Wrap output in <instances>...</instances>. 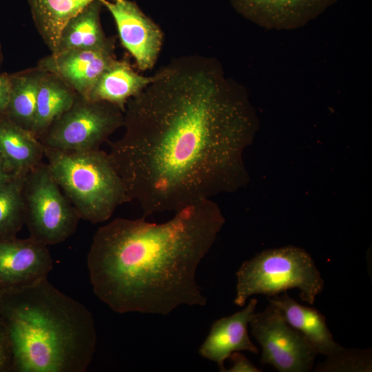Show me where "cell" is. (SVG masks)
<instances>
[{
  "instance_id": "obj_1",
  "label": "cell",
  "mask_w": 372,
  "mask_h": 372,
  "mask_svg": "<svg viewBox=\"0 0 372 372\" xmlns=\"http://www.w3.org/2000/svg\"><path fill=\"white\" fill-rule=\"evenodd\" d=\"M257 124L247 90L217 59L183 56L127 101L107 154L144 216L175 212L241 186Z\"/></svg>"
},
{
  "instance_id": "obj_2",
  "label": "cell",
  "mask_w": 372,
  "mask_h": 372,
  "mask_svg": "<svg viewBox=\"0 0 372 372\" xmlns=\"http://www.w3.org/2000/svg\"><path fill=\"white\" fill-rule=\"evenodd\" d=\"M224 223L209 199L165 223L118 218L99 227L87 258L95 295L119 313L168 315L180 305L205 306L196 273Z\"/></svg>"
},
{
  "instance_id": "obj_3",
  "label": "cell",
  "mask_w": 372,
  "mask_h": 372,
  "mask_svg": "<svg viewBox=\"0 0 372 372\" xmlns=\"http://www.w3.org/2000/svg\"><path fill=\"white\" fill-rule=\"evenodd\" d=\"M16 372H85L96 347L91 312L48 279L0 291Z\"/></svg>"
},
{
  "instance_id": "obj_4",
  "label": "cell",
  "mask_w": 372,
  "mask_h": 372,
  "mask_svg": "<svg viewBox=\"0 0 372 372\" xmlns=\"http://www.w3.org/2000/svg\"><path fill=\"white\" fill-rule=\"evenodd\" d=\"M44 157L52 177L80 218L93 224L105 222L118 206L131 201L105 152L44 147Z\"/></svg>"
},
{
  "instance_id": "obj_5",
  "label": "cell",
  "mask_w": 372,
  "mask_h": 372,
  "mask_svg": "<svg viewBox=\"0 0 372 372\" xmlns=\"http://www.w3.org/2000/svg\"><path fill=\"white\" fill-rule=\"evenodd\" d=\"M234 303L242 307L250 296H278L296 288L300 298L313 304L324 287V280L316 264L304 250L287 247L264 251L244 262L236 272Z\"/></svg>"
},
{
  "instance_id": "obj_6",
  "label": "cell",
  "mask_w": 372,
  "mask_h": 372,
  "mask_svg": "<svg viewBox=\"0 0 372 372\" xmlns=\"http://www.w3.org/2000/svg\"><path fill=\"white\" fill-rule=\"evenodd\" d=\"M24 224L30 237L45 245L61 243L76 231L77 211L42 162L24 176Z\"/></svg>"
},
{
  "instance_id": "obj_7",
  "label": "cell",
  "mask_w": 372,
  "mask_h": 372,
  "mask_svg": "<svg viewBox=\"0 0 372 372\" xmlns=\"http://www.w3.org/2000/svg\"><path fill=\"white\" fill-rule=\"evenodd\" d=\"M123 112L110 103L76 94L72 106L38 138L44 147L65 151H90L123 126Z\"/></svg>"
},
{
  "instance_id": "obj_8",
  "label": "cell",
  "mask_w": 372,
  "mask_h": 372,
  "mask_svg": "<svg viewBox=\"0 0 372 372\" xmlns=\"http://www.w3.org/2000/svg\"><path fill=\"white\" fill-rule=\"evenodd\" d=\"M253 336L262 348L260 362L280 372L309 371L317 355L304 336L270 303L256 313L249 324Z\"/></svg>"
},
{
  "instance_id": "obj_9",
  "label": "cell",
  "mask_w": 372,
  "mask_h": 372,
  "mask_svg": "<svg viewBox=\"0 0 372 372\" xmlns=\"http://www.w3.org/2000/svg\"><path fill=\"white\" fill-rule=\"evenodd\" d=\"M111 14L123 47L134 58L138 70L156 64L163 43L159 25L131 0H99Z\"/></svg>"
},
{
  "instance_id": "obj_10",
  "label": "cell",
  "mask_w": 372,
  "mask_h": 372,
  "mask_svg": "<svg viewBox=\"0 0 372 372\" xmlns=\"http://www.w3.org/2000/svg\"><path fill=\"white\" fill-rule=\"evenodd\" d=\"M240 16L267 29L293 30L317 19L338 0H229Z\"/></svg>"
},
{
  "instance_id": "obj_11",
  "label": "cell",
  "mask_w": 372,
  "mask_h": 372,
  "mask_svg": "<svg viewBox=\"0 0 372 372\" xmlns=\"http://www.w3.org/2000/svg\"><path fill=\"white\" fill-rule=\"evenodd\" d=\"M52 267L47 245L31 237L0 238V291L47 279Z\"/></svg>"
},
{
  "instance_id": "obj_12",
  "label": "cell",
  "mask_w": 372,
  "mask_h": 372,
  "mask_svg": "<svg viewBox=\"0 0 372 372\" xmlns=\"http://www.w3.org/2000/svg\"><path fill=\"white\" fill-rule=\"evenodd\" d=\"M114 50H70L41 59L37 65L59 76L77 94L88 98L95 84L116 59Z\"/></svg>"
},
{
  "instance_id": "obj_13",
  "label": "cell",
  "mask_w": 372,
  "mask_h": 372,
  "mask_svg": "<svg viewBox=\"0 0 372 372\" xmlns=\"http://www.w3.org/2000/svg\"><path fill=\"white\" fill-rule=\"evenodd\" d=\"M256 305L257 300L251 298L242 310L214 321L199 348V354L216 362L220 371H225V360L236 351H249L257 354L258 349L249 338L247 329Z\"/></svg>"
},
{
  "instance_id": "obj_14",
  "label": "cell",
  "mask_w": 372,
  "mask_h": 372,
  "mask_svg": "<svg viewBox=\"0 0 372 372\" xmlns=\"http://www.w3.org/2000/svg\"><path fill=\"white\" fill-rule=\"evenodd\" d=\"M269 301L277 307L286 321L304 336L316 354L332 358L344 350L334 340L324 317L315 308L300 304L287 293L273 296Z\"/></svg>"
},
{
  "instance_id": "obj_15",
  "label": "cell",
  "mask_w": 372,
  "mask_h": 372,
  "mask_svg": "<svg viewBox=\"0 0 372 372\" xmlns=\"http://www.w3.org/2000/svg\"><path fill=\"white\" fill-rule=\"evenodd\" d=\"M102 6L96 0L72 17L62 28L52 54L70 50H114L115 40L105 35L101 25Z\"/></svg>"
},
{
  "instance_id": "obj_16",
  "label": "cell",
  "mask_w": 372,
  "mask_h": 372,
  "mask_svg": "<svg viewBox=\"0 0 372 372\" xmlns=\"http://www.w3.org/2000/svg\"><path fill=\"white\" fill-rule=\"evenodd\" d=\"M0 156L12 174L25 176L43 162L44 147L31 132L3 116L0 118Z\"/></svg>"
},
{
  "instance_id": "obj_17",
  "label": "cell",
  "mask_w": 372,
  "mask_h": 372,
  "mask_svg": "<svg viewBox=\"0 0 372 372\" xmlns=\"http://www.w3.org/2000/svg\"><path fill=\"white\" fill-rule=\"evenodd\" d=\"M154 79V74L143 76L138 73L126 59H116L102 74L88 98L110 103L124 112L127 101Z\"/></svg>"
},
{
  "instance_id": "obj_18",
  "label": "cell",
  "mask_w": 372,
  "mask_h": 372,
  "mask_svg": "<svg viewBox=\"0 0 372 372\" xmlns=\"http://www.w3.org/2000/svg\"><path fill=\"white\" fill-rule=\"evenodd\" d=\"M45 71L39 67L10 75V98L5 116L32 132L41 81Z\"/></svg>"
},
{
  "instance_id": "obj_19",
  "label": "cell",
  "mask_w": 372,
  "mask_h": 372,
  "mask_svg": "<svg viewBox=\"0 0 372 372\" xmlns=\"http://www.w3.org/2000/svg\"><path fill=\"white\" fill-rule=\"evenodd\" d=\"M96 0H28L34 25L54 53L65 24Z\"/></svg>"
},
{
  "instance_id": "obj_20",
  "label": "cell",
  "mask_w": 372,
  "mask_h": 372,
  "mask_svg": "<svg viewBox=\"0 0 372 372\" xmlns=\"http://www.w3.org/2000/svg\"><path fill=\"white\" fill-rule=\"evenodd\" d=\"M76 93L56 75L45 72L40 83L32 133L39 138L73 104Z\"/></svg>"
},
{
  "instance_id": "obj_21",
  "label": "cell",
  "mask_w": 372,
  "mask_h": 372,
  "mask_svg": "<svg viewBox=\"0 0 372 372\" xmlns=\"http://www.w3.org/2000/svg\"><path fill=\"white\" fill-rule=\"evenodd\" d=\"M25 176H14L0 183V238L16 236L24 225Z\"/></svg>"
},
{
  "instance_id": "obj_22",
  "label": "cell",
  "mask_w": 372,
  "mask_h": 372,
  "mask_svg": "<svg viewBox=\"0 0 372 372\" xmlns=\"http://www.w3.org/2000/svg\"><path fill=\"white\" fill-rule=\"evenodd\" d=\"M317 369L318 371H369L371 369V353L344 349L338 355L327 358Z\"/></svg>"
},
{
  "instance_id": "obj_23",
  "label": "cell",
  "mask_w": 372,
  "mask_h": 372,
  "mask_svg": "<svg viewBox=\"0 0 372 372\" xmlns=\"http://www.w3.org/2000/svg\"><path fill=\"white\" fill-rule=\"evenodd\" d=\"M13 371V360L6 328L0 315V372Z\"/></svg>"
},
{
  "instance_id": "obj_24",
  "label": "cell",
  "mask_w": 372,
  "mask_h": 372,
  "mask_svg": "<svg viewBox=\"0 0 372 372\" xmlns=\"http://www.w3.org/2000/svg\"><path fill=\"white\" fill-rule=\"evenodd\" d=\"M229 358L232 361V366L226 369L225 371L229 372H259L258 369L252 362H251L243 354L236 351L233 353Z\"/></svg>"
},
{
  "instance_id": "obj_25",
  "label": "cell",
  "mask_w": 372,
  "mask_h": 372,
  "mask_svg": "<svg viewBox=\"0 0 372 372\" xmlns=\"http://www.w3.org/2000/svg\"><path fill=\"white\" fill-rule=\"evenodd\" d=\"M10 75L0 72V118L5 115L10 98Z\"/></svg>"
},
{
  "instance_id": "obj_26",
  "label": "cell",
  "mask_w": 372,
  "mask_h": 372,
  "mask_svg": "<svg viewBox=\"0 0 372 372\" xmlns=\"http://www.w3.org/2000/svg\"><path fill=\"white\" fill-rule=\"evenodd\" d=\"M14 175L12 174L7 169L4 161L0 156V183L9 180Z\"/></svg>"
},
{
  "instance_id": "obj_27",
  "label": "cell",
  "mask_w": 372,
  "mask_h": 372,
  "mask_svg": "<svg viewBox=\"0 0 372 372\" xmlns=\"http://www.w3.org/2000/svg\"><path fill=\"white\" fill-rule=\"evenodd\" d=\"M3 62V54L1 50V45L0 44V72H1V67Z\"/></svg>"
}]
</instances>
